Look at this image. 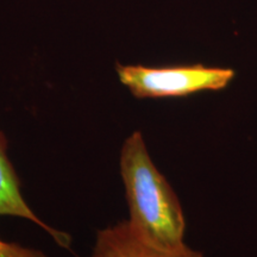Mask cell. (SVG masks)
Returning a JSON list of instances; mask_svg holds the SVG:
<instances>
[{
    "mask_svg": "<svg viewBox=\"0 0 257 257\" xmlns=\"http://www.w3.org/2000/svg\"><path fill=\"white\" fill-rule=\"evenodd\" d=\"M120 174L128 205V223L137 232L163 245L184 242L185 217L175 192L154 165L140 131L120 150Z\"/></svg>",
    "mask_w": 257,
    "mask_h": 257,
    "instance_id": "6da1fadb",
    "label": "cell"
},
{
    "mask_svg": "<svg viewBox=\"0 0 257 257\" xmlns=\"http://www.w3.org/2000/svg\"><path fill=\"white\" fill-rule=\"evenodd\" d=\"M119 81L138 99L181 98L194 93L221 91L234 78V70L204 64L147 67L117 64Z\"/></svg>",
    "mask_w": 257,
    "mask_h": 257,
    "instance_id": "7a4b0ae2",
    "label": "cell"
},
{
    "mask_svg": "<svg viewBox=\"0 0 257 257\" xmlns=\"http://www.w3.org/2000/svg\"><path fill=\"white\" fill-rule=\"evenodd\" d=\"M91 257H204L182 242L163 245L146 238L127 221L99 231Z\"/></svg>",
    "mask_w": 257,
    "mask_h": 257,
    "instance_id": "3957f363",
    "label": "cell"
},
{
    "mask_svg": "<svg viewBox=\"0 0 257 257\" xmlns=\"http://www.w3.org/2000/svg\"><path fill=\"white\" fill-rule=\"evenodd\" d=\"M0 216L25 218L46 230L61 246L69 248L70 237L68 234L51 229L46 223H43L22 197L18 176L8 156V140L2 131H0Z\"/></svg>",
    "mask_w": 257,
    "mask_h": 257,
    "instance_id": "277c9868",
    "label": "cell"
},
{
    "mask_svg": "<svg viewBox=\"0 0 257 257\" xmlns=\"http://www.w3.org/2000/svg\"><path fill=\"white\" fill-rule=\"evenodd\" d=\"M0 257H48L46 253L36 249L25 248L17 243L0 239Z\"/></svg>",
    "mask_w": 257,
    "mask_h": 257,
    "instance_id": "5b68a950",
    "label": "cell"
}]
</instances>
